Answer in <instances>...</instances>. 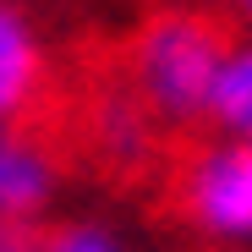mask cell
<instances>
[{"instance_id":"obj_8","label":"cell","mask_w":252,"mask_h":252,"mask_svg":"<svg viewBox=\"0 0 252 252\" xmlns=\"http://www.w3.org/2000/svg\"><path fill=\"white\" fill-rule=\"evenodd\" d=\"M38 241V225H11V220H0V252H33Z\"/></svg>"},{"instance_id":"obj_5","label":"cell","mask_w":252,"mask_h":252,"mask_svg":"<svg viewBox=\"0 0 252 252\" xmlns=\"http://www.w3.org/2000/svg\"><path fill=\"white\" fill-rule=\"evenodd\" d=\"M154 137L159 126L137 110V99L121 88H104L94 104H88V143L104 164H115V170H137V164H148L154 154Z\"/></svg>"},{"instance_id":"obj_10","label":"cell","mask_w":252,"mask_h":252,"mask_svg":"<svg viewBox=\"0 0 252 252\" xmlns=\"http://www.w3.org/2000/svg\"><path fill=\"white\" fill-rule=\"evenodd\" d=\"M203 252H252V247H203Z\"/></svg>"},{"instance_id":"obj_9","label":"cell","mask_w":252,"mask_h":252,"mask_svg":"<svg viewBox=\"0 0 252 252\" xmlns=\"http://www.w3.org/2000/svg\"><path fill=\"white\" fill-rule=\"evenodd\" d=\"M220 17H230L241 33H252V0H220Z\"/></svg>"},{"instance_id":"obj_4","label":"cell","mask_w":252,"mask_h":252,"mask_svg":"<svg viewBox=\"0 0 252 252\" xmlns=\"http://www.w3.org/2000/svg\"><path fill=\"white\" fill-rule=\"evenodd\" d=\"M66 187L61 148L33 121H0V220L38 225Z\"/></svg>"},{"instance_id":"obj_2","label":"cell","mask_w":252,"mask_h":252,"mask_svg":"<svg viewBox=\"0 0 252 252\" xmlns=\"http://www.w3.org/2000/svg\"><path fill=\"white\" fill-rule=\"evenodd\" d=\"M170 208L203 247H252V137H197L170 176Z\"/></svg>"},{"instance_id":"obj_3","label":"cell","mask_w":252,"mask_h":252,"mask_svg":"<svg viewBox=\"0 0 252 252\" xmlns=\"http://www.w3.org/2000/svg\"><path fill=\"white\" fill-rule=\"evenodd\" d=\"M55 99V44L28 0H0V121H38Z\"/></svg>"},{"instance_id":"obj_6","label":"cell","mask_w":252,"mask_h":252,"mask_svg":"<svg viewBox=\"0 0 252 252\" xmlns=\"http://www.w3.org/2000/svg\"><path fill=\"white\" fill-rule=\"evenodd\" d=\"M208 126L225 137H252V33H236L214 77Z\"/></svg>"},{"instance_id":"obj_7","label":"cell","mask_w":252,"mask_h":252,"mask_svg":"<svg viewBox=\"0 0 252 252\" xmlns=\"http://www.w3.org/2000/svg\"><path fill=\"white\" fill-rule=\"evenodd\" d=\"M33 252H132V241H126L121 225H110L99 214H66L38 230Z\"/></svg>"},{"instance_id":"obj_1","label":"cell","mask_w":252,"mask_h":252,"mask_svg":"<svg viewBox=\"0 0 252 252\" xmlns=\"http://www.w3.org/2000/svg\"><path fill=\"white\" fill-rule=\"evenodd\" d=\"M230 38V22L203 0H154L121 38L115 82L159 132L192 137L208 126V99Z\"/></svg>"}]
</instances>
